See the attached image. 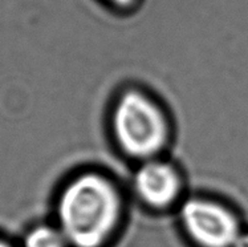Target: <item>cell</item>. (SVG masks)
<instances>
[{"label": "cell", "mask_w": 248, "mask_h": 247, "mask_svg": "<svg viewBox=\"0 0 248 247\" xmlns=\"http://www.w3.org/2000/svg\"><path fill=\"white\" fill-rule=\"evenodd\" d=\"M121 197L108 178L85 173L69 182L57 205L59 229L73 247H101L121 218Z\"/></svg>", "instance_id": "obj_1"}, {"label": "cell", "mask_w": 248, "mask_h": 247, "mask_svg": "<svg viewBox=\"0 0 248 247\" xmlns=\"http://www.w3.org/2000/svg\"><path fill=\"white\" fill-rule=\"evenodd\" d=\"M113 133L126 154L146 160L166 145L169 125L150 97L140 91H127L118 99L113 112Z\"/></svg>", "instance_id": "obj_2"}, {"label": "cell", "mask_w": 248, "mask_h": 247, "mask_svg": "<svg viewBox=\"0 0 248 247\" xmlns=\"http://www.w3.org/2000/svg\"><path fill=\"white\" fill-rule=\"evenodd\" d=\"M179 218L188 237L201 247H232L242 232L233 213L203 198L183 202Z\"/></svg>", "instance_id": "obj_3"}, {"label": "cell", "mask_w": 248, "mask_h": 247, "mask_svg": "<svg viewBox=\"0 0 248 247\" xmlns=\"http://www.w3.org/2000/svg\"><path fill=\"white\" fill-rule=\"evenodd\" d=\"M134 189L146 205L165 207L170 205L181 189L177 170L166 162L147 160L134 174Z\"/></svg>", "instance_id": "obj_4"}, {"label": "cell", "mask_w": 248, "mask_h": 247, "mask_svg": "<svg viewBox=\"0 0 248 247\" xmlns=\"http://www.w3.org/2000/svg\"><path fill=\"white\" fill-rule=\"evenodd\" d=\"M66 245L60 229L51 226L36 227L26 238V247H66Z\"/></svg>", "instance_id": "obj_5"}, {"label": "cell", "mask_w": 248, "mask_h": 247, "mask_svg": "<svg viewBox=\"0 0 248 247\" xmlns=\"http://www.w3.org/2000/svg\"><path fill=\"white\" fill-rule=\"evenodd\" d=\"M232 247H248V232H240Z\"/></svg>", "instance_id": "obj_6"}, {"label": "cell", "mask_w": 248, "mask_h": 247, "mask_svg": "<svg viewBox=\"0 0 248 247\" xmlns=\"http://www.w3.org/2000/svg\"><path fill=\"white\" fill-rule=\"evenodd\" d=\"M114 4L120 5V7H125V5H129L132 4L134 0H111Z\"/></svg>", "instance_id": "obj_7"}, {"label": "cell", "mask_w": 248, "mask_h": 247, "mask_svg": "<svg viewBox=\"0 0 248 247\" xmlns=\"http://www.w3.org/2000/svg\"><path fill=\"white\" fill-rule=\"evenodd\" d=\"M0 247H11V246L10 245H7V243L1 242V241H0Z\"/></svg>", "instance_id": "obj_8"}]
</instances>
